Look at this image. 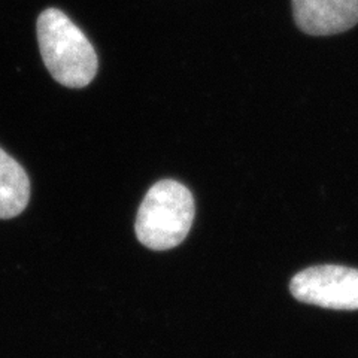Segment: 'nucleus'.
Returning <instances> with one entry per match:
<instances>
[{"instance_id":"obj_5","label":"nucleus","mask_w":358,"mask_h":358,"mask_svg":"<svg viewBox=\"0 0 358 358\" xmlns=\"http://www.w3.org/2000/svg\"><path fill=\"white\" fill-rule=\"evenodd\" d=\"M30 199V181L22 166L0 148V220L20 215Z\"/></svg>"},{"instance_id":"obj_1","label":"nucleus","mask_w":358,"mask_h":358,"mask_svg":"<svg viewBox=\"0 0 358 358\" xmlns=\"http://www.w3.org/2000/svg\"><path fill=\"white\" fill-rule=\"evenodd\" d=\"M36 29L41 55L55 81L69 88H83L94 80V47L63 10L45 9L38 18Z\"/></svg>"},{"instance_id":"obj_4","label":"nucleus","mask_w":358,"mask_h":358,"mask_svg":"<svg viewBox=\"0 0 358 358\" xmlns=\"http://www.w3.org/2000/svg\"><path fill=\"white\" fill-rule=\"evenodd\" d=\"M297 27L312 36H329L358 22V0H291Z\"/></svg>"},{"instance_id":"obj_3","label":"nucleus","mask_w":358,"mask_h":358,"mask_svg":"<svg viewBox=\"0 0 358 358\" xmlns=\"http://www.w3.org/2000/svg\"><path fill=\"white\" fill-rule=\"evenodd\" d=\"M294 299L327 309H358V271L351 267L322 264L294 275L289 282Z\"/></svg>"},{"instance_id":"obj_2","label":"nucleus","mask_w":358,"mask_h":358,"mask_svg":"<svg viewBox=\"0 0 358 358\" xmlns=\"http://www.w3.org/2000/svg\"><path fill=\"white\" fill-rule=\"evenodd\" d=\"M194 221V199L173 179L154 184L138 210L134 231L150 250L166 251L182 243Z\"/></svg>"}]
</instances>
